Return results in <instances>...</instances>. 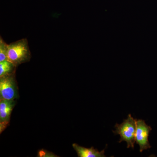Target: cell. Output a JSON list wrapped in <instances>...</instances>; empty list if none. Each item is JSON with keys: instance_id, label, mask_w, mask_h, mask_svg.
<instances>
[{"instance_id": "obj_1", "label": "cell", "mask_w": 157, "mask_h": 157, "mask_svg": "<svg viewBox=\"0 0 157 157\" xmlns=\"http://www.w3.org/2000/svg\"><path fill=\"white\" fill-rule=\"evenodd\" d=\"M31 53L27 39H22L8 45V60L16 67L29 62Z\"/></svg>"}, {"instance_id": "obj_2", "label": "cell", "mask_w": 157, "mask_h": 157, "mask_svg": "<svg viewBox=\"0 0 157 157\" xmlns=\"http://www.w3.org/2000/svg\"><path fill=\"white\" fill-rule=\"evenodd\" d=\"M136 120L134 119L131 114L128 116V118L124 120L121 124L115 125L116 130L113 131L115 135H120V140L119 143L122 141H126L127 143V148H134L135 142V135L136 131Z\"/></svg>"}, {"instance_id": "obj_3", "label": "cell", "mask_w": 157, "mask_h": 157, "mask_svg": "<svg viewBox=\"0 0 157 157\" xmlns=\"http://www.w3.org/2000/svg\"><path fill=\"white\" fill-rule=\"evenodd\" d=\"M18 97L15 73L0 77V100H15Z\"/></svg>"}, {"instance_id": "obj_4", "label": "cell", "mask_w": 157, "mask_h": 157, "mask_svg": "<svg viewBox=\"0 0 157 157\" xmlns=\"http://www.w3.org/2000/svg\"><path fill=\"white\" fill-rule=\"evenodd\" d=\"M151 127L147 125L143 120H136V131L135 142L140 147V152H142L144 150L151 147L148 140V137Z\"/></svg>"}, {"instance_id": "obj_5", "label": "cell", "mask_w": 157, "mask_h": 157, "mask_svg": "<svg viewBox=\"0 0 157 157\" xmlns=\"http://www.w3.org/2000/svg\"><path fill=\"white\" fill-rule=\"evenodd\" d=\"M15 100H0V133L2 134L9 126Z\"/></svg>"}, {"instance_id": "obj_6", "label": "cell", "mask_w": 157, "mask_h": 157, "mask_svg": "<svg viewBox=\"0 0 157 157\" xmlns=\"http://www.w3.org/2000/svg\"><path fill=\"white\" fill-rule=\"evenodd\" d=\"M73 148L76 151L78 157H105V149L99 151L97 149L93 147L90 148H86L79 146L77 144H73Z\"/></svg>"}, {"instance_id": "obj_7", "label": "cell", "mask_w": 157, "mask_h": 157, "mask_svg": "<svg viewBox=\"0 0 157 157\" xmlns=\"http://www.w3.org/2000/svg\"><path fill=\"white\" fill-rule=\"evenodd\" d=\"M16 67L9 60L0 62V77L15 73Z\"/></svg>"}, {"instance_id": "obj_8", "label": "cell", "mask_w": 157, "mask_h": 157, "mask_svg": "<svg viewBox=\"0 0 157 157\" xmlns=\"http://www.w3.org/2000/svg\"><path fill=\"white\" fill-rule=\"evenodd\" d=\"M8 44L0 37V62L8 60Z\"/></svg>"}, {"instance_id": "obj_9", "label": "cell", "mask_w": 157, "mask_h": 157, "mask_svg": "<svg viewBox=\"0 0 157 157\" xmlns=\"http://www.w3.org/2000/svg\"><path fill=\"white\" fill-rule=\"evenodd\" d=\"M38 156L41 157H57V156H56V155H55L53 153L47 151L45 150L44 149H42L40 150L38 152Z\"/></svg>"}]
</instances>
